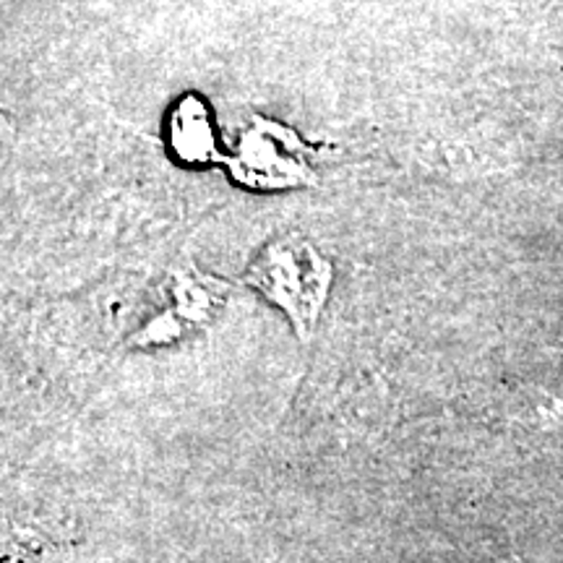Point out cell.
Here are the masks:
<instances>
[{"label": "cell", "instance_id": "cell-3", "mask_svg": "<svg viewBox=\"0 0 563 563\" xmlns=\"http://www.w3.org/2000/svg\"><path fill=\"white\" fill-rule=\"evenodd\" d=\"M222 306V282L203 279L196 272H175L173 282V311L159 316L141 332L136 344H162L180 340L188 329H199Z\"/></svg>", "mask_w": 563, "mask_h": 563}, {"label": "cell", "instance_id": "cell-1", "mask_svg": "<svg viewBox=\"0 0 563 563\" xmlns=\"http://www.w3.org/2000/svg\"><path fill=\"white\" fill-rule=\"evenodd\" d=\"M332 277V264L311 241L298 235L272 241L245 272V282L287 316L300 342L311 340L319 327Z\"/></svg>", "mask_w": 563, "mask_h": 563}, {"label": "cell", "instance_id": "cell-2", "mask_svg": "<svg viewBox=\"0 0 563 563\" xmlns=\"http://www.w3.org/2000/svg\"><path fill=\"white\" fill-rule=\"evenodd\" d=\"M290 139H282V131L266 121H258L256 131L245 133L243 150L232 159V175L238 183L256 188H287L313 183L306 159H298Z\"/></svg>", "mask_w": 563, "mask_h": 563}, {"label": "cell", "instance_id": "cell-4", "mask_svg": "<svg viewBox=\"0 0 563 563\" xmlns=\"http://www.w3.org/2000/svg\"><path fill=\"white\" fill-rule=\"evenodd\" d=\"M173 139H175V150H178L183 159L207 162L209 157H214L209 118L207 112H203L201 102L196 100L180 102V108L175 110V118H173Z\"/></svg>", "mask_w": 563, "mask_h": 563}]
</instances>
